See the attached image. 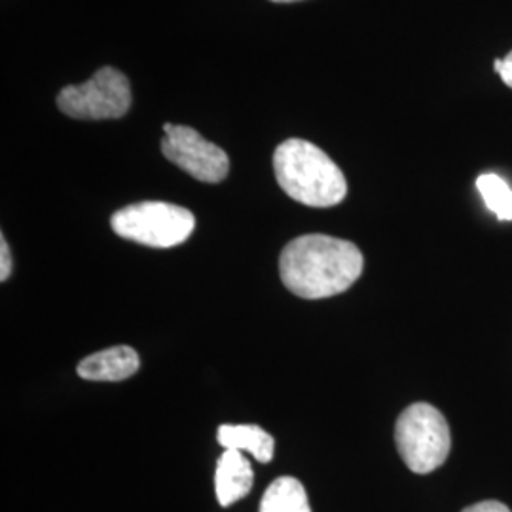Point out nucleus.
I'll list each match as a JSON object with an SVG mask.
<instances>
[{
    "label": "nucleus",
    "instance_id": "4",
    "mask_svg": "<svg viewBox=\"0 0 512 512\" xmlns=\"http://www.w3.org/2000/svg\"><path fill=\"white\" fill-rule=\"evenodd\" d=\"M114 234L120 238L169 249L184 243L196 228L194 215L181 205L165 202H141L116 211L110 219Z\"/></svg>",
    "mask_w": 512,
    "mask_h": 512
},
{
    "label": "nucleus",
    "instance_id": "8",
    "mask_svg": "<svg viewBox=\"0 0 512 512\" xmlns=\"http://www.w3.org/2000/svg\"><path fill=\"white\" fill-rule=\"evenodd\" d=\"M255 482L253 467L249 459L239 450H226L217 463L215 490L222 507H230L239 499L247 497Z\"/></svg>",
    "mask_w": 512,
    "mask_h": 512
},
{
    "label": "nucleus",
    "instance_id": "2",
    "mask_svg": "<svg viewBox=\"0 0 512 512\" xmlns=\"http://www.w3.org/2000/svg\"><path fill=\"white\" fill-rule=\"evenodd\" d=\"M274 171L281 190L308 207H334L348 194L342 169L325 150L304 139H287L275 148Z\"/></svg>",
    "mask_w": 512,
    "mask_h": 512
},
{
    "label": "nucleus",
    "instance_id": "14",
    "mask_svg": "<svg viewBox=\"0 0 512 512\" xmlns=\"http://www.w3.org/2000/svg\"><path fill=\"white\" fill-rule=\"evenodd\" d=\"M463 512H511V509L499 501H482L467 507Z\"/></svg>",
    "mask_w": 512,
    "mask_h": 512
},
{
    "label": "nucleus",
    "instance_id": "7",
    "mask_svg": "<svg viewBox=\"0 0 512 512\" xmlns=\"http://www.w3.org/2000/svg\"><path fill=\"white\" fill-rule=\"evenodd\" d=\"M141 366V359L135 349L128 346L97 351L76 368L78 376L88 382H122L131 378Z\"/></svg>",
    "mask_w": 512,
    "mask_h": 512
},
{
    "label": "nucleus",
    "instance_id": "1",
    "mask_svg": "<svg viewBox=\"0 0 512 512\" xmlns=\"http://www.w3.org/2000/svg\"><path fill=\"white\" fill-rule=\"evenodd\" d=\"M363 266L365 260L357 245L323 234L293 239L279 256L283 285L306 300L348 291L363 274Z\"/></svg>",
    "mask_w": 512,
    "mask_h": 512
},
{
    "label": "nucleus",
    "instance_id": "6",
    "mask_svg": "<svg viewBox=\"0 0 512 512\" xmlns=\"http://www.w3.org/2000/svg\"><path fill=\"white\" fill-rule=\"evenodd\" d=\"M162 152L169 162L202 183H220L230 171L228 154L188 126H173L167 131L162 139Z\"/></svg>",
    "mask_w": 512,
    "mask_h": 512
},
{
    "label": "nucleus",
    "instance_id": "13",
    "mask_svg": "<svg viewBox=\"0 0 512 512\" xmlns=\"http://www.w3.org/2000/svg\"><path fill=\"white\" fill-rule=\"evenodd\" d=\"M494 69L501 76V80L512 90V52L503 59H495Z\"/></svg>",
    "mask_w": 512,
    "mask_h": 512
},
{
    "label": "nucleus",
    "instance_id": "10",
    "mask_svg": "<svg viewBox=\"0 0 512 512\" xmlns=\"http://www.w3.org/2000/svg\"><path fill=\"white\" fill-rule=\"evenodd\" d=\"M260 512H311L310 499L300 480L281 476L266 490L260 501Z\"/></svg>",
    "mask_w": 512,
    "mask_h": 512
},
{
    "label": "nucleus",
    "instance_id": "12",
    "mask_svg": "<svg viewBox=\"0 0 512 512\" xmlns=\"http://www.w3.org/2000/svg\"><path fill=\"white\" fill-rule=\"evenodd\" d=\"M0 281H6L12 274V256H10V247L6 239H0Z\"/></svg>",
    "mask_w": 512,
    "mask_h": 512
},
{
    "label": "nucleus",
    "instance_id": "9",
    "mask_svg": "<svg viewBox=\"0 0 512 512\" xmlns=\"http://www.w3.org/2000/svg\"><path fill=\"white\" fill-rule=\"evenodd\" d=\"M217 439L224 450L249 452L260 463L274 458V437L258 425H220Z\"/></svg>",
    "mask_w": 512,
    "mask_h": 512
},
{
    "label": "nucleus",
    "instance_id": "5",
    "mask_svg": "<svg viewBox=\"0 0 512 512\" xmlns=\"http://www.w3.org/2000/svg\"><path fill=\"white\" fill-rule=\"evenodd\" d=\"M55 101L63 114L76 120H116L128 114L131 86L122 71L103 67L88 82L63 88Z\"/></svg>",
    "mask_w": 512,
    "mask_h": 512
},
{
    "label": "nucleus",
    "instance_id": "11",
    "mask_svg": "<svg viewBox=\"0 0 512 512\" xmlns=\"http://www.w3.org/2000/svg\"><path fill=\"white\" fill-rule=\"evenodd\" d=\"M476 188L497 219L512 220V188L499 175H480L476 179Z\"/></svg>",
    "mask_w": 512,
    "mask_h": 512
},
{
    "label": "nucleus",
    "instance_id": "3",
    "mask_svg": "<svg viewBox=\"0 0 512 512\" xmlns=\"http://www.w3.org/2000/svg\"><path fill=\"white\" fill-rule=\"evenodd\" d=\"M395 442L406 467L416 475L439 469L452 448L448 421L435 406H408L395 425Z\"/></svg>",
    "mask_w": 512,
    "mask_h": 512
},
{
    "label": "nucleus",
    "instance_id": "15",
    "mask_svg": "<svg viewBox=\"0 0 512 512\" xmlns=\"http://www.w3.org/2000/svg\"><path fill=\"white\" fill-rule=\"evenodd\" d=\"M272 2H281V4H285V2H300V0H272Z\"/></svg>",
    "mask_w": 512,
    "mask_h": 512
}]
</instances>
